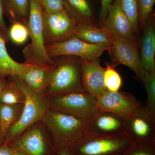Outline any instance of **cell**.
<instances>
[{
    "mask_svg": "<svg viewBox=\"0 0 155 155\" xmlns=\"http://www.w3.org/2000/svg\"><path fill=\"white\" fill-rule=\"evenodd\" d=\"M91 120L50 109L42 120L57 153L66 150L89 130Z\"/></svg>",
    "mask_w": 155,
    "mask_h": 155,
    "instance_id": "1",
    "label": "cell"
},
{
    "mask_svg": "<svg viewBox=\"0 0 155 155\" xmlns=\"http://www.w3.org/2000/svg\"><path fill=\"white\" fill-rule=\"evenodd\" d=\"M23 92L25 96L22 113L19 119L9 129L4 145L10 146L25 130L37 122L41 121L49 109L47 97L31 89L17 75L8 78Z\"/></svg>",
    "mask_w": 155,
    "mask_h": 155,
    "instance_id": "2",
    "label": "cell"
},
{
    "mask_svg": "<svg viewBox=\"0 0 155 155\" xmlns=\"http://www.w3.org/2000/svg\"><path fill=\"white\" fill-rule=\"evenodd\" d=\"M54 66L44 96L50 97L84 90L81 79V59L65 55L52 58Z\"/></svg>",
    "mask_w": 155,
    "mask_h": 155,
    "instance_id": "3",
    "label": "cell"
},
{
    "mask_svg": "<svg viewBox=\"0 0 155 155\" xmlns=\"http://www.w3.org/2000/svg\"><path fill=\"white\" fill-rule=\"evenodd\" d=\"M134 143L127 134L108 135L87 131L67 150L71 155H121Z\"/></svg>",
    "mask_w": 155,
    "mask_h": 155,
    "instance_id": "4",
    "label": "cell"
},
{
    "mask_svg": "<svg viewBox=\"0 0 155 155\" xmlns=\"http://www.w3.org/2000/svg\"><path fill=\"white\" fill-rule=\"evenodd\" d=\"M49 108L92 120L99 112L96 98L86 91L72 92L48 98Z\"/></svg>",
    "mask_w": 155,
    "mask_h": 155,
    "instance_id": "5",
    "label": "cell"
},
{
    "mask_svg": "<svg viewBox=\"0 0 155 155\" xmlns=\"http://www.w3.org/2000/svg\"><path fill=\"white\" fill-rule=\"evenodd\" d=\"M29 5L27 26L31 42L23 50L25 61L54 65L53 60L47 53L45 44L42 10L37 0H29Z\"/></svg>",
    "mask_w": 155,
    "mask_h": 155,
    "instance_id": "6",
    "label": "cell"
},
{
    "mask_svg": "<svg viewBox=\"0 0 155 155\" xmlns=\"http://www.w3.org/2000/svg\"><path fill=\"white\" fill-rule=\"evenodd\" d=\"M9 146L27 155H57L58 153L42 121L28 128Z\"/></svg>",
    "mask_w": 155,
    "mask_h": 155,
    "instance_id": "7",
    "label": "cell"
},
{
    "mask_svg": "<svg viewBox=\"0 0 155 155\" xmlns=\"http://www.w3.org/2000/svg\"><path fill=\"white\" fill-rule=\"evenodd\" d=\"M77 25L66 10L52 14L43 12L45 45L62 42L74 37Z\"/></svg>",
    "mask_w": 155,
    "mask_h": 155,
    "instance_id": "8",
    "label": "cell"
},
{
    "mask_svg": "<svg viewBox=\"0 0 155 155\" xmlns=\"http://www.w3.org/2000/svg\"><path fill=\"white\" fill-rule=\"evenodd\" d=\"M113 37L112 45L107 51L116 67L122 64L134 71L137 80L142 83L149 72L142 67L140 58L139 51L135 41L121 38Z\"/></svg>",
    "mask_w": 155,
    "mask_h": 155,
    "instance_id": "9",
    "label": "cell"
},
{
    "mask_svg": "<svg viewBox=\"0 0 155 155\" xmlns=\"http://www.w3.org/2000/svg\"><path fill=\"white\" fill-rule=\"evenodd\" d=\"M109 48L90 44L76 36L62 42L45 46L47 53L51 59L59 56L70 55L86 60L99 58Z\"/></svg>",
    "mask_w": 155,
    "mask_h": 155,
    "instance_id": "10",
    "label": "cell"
},
{
    "mask_svg": "<svg viewBox=\"0 0 155 155\" xmlns=\"http://www.w3.org/2000/svg\"><path fill=\"white\" fill-rule=\"evenodd\" d=\"M96 101L100 111L117 114L124 119L131 116L143 105L133 95L119 91H107Z\"/></svg>",
    "mask_w": 155,
    "mask_h": 155,
    "instance_id": "11",
    "label": "cell"
},
{
    "mask_svg": "<svg viewBox=\"0 0 155 155\" xmlns=\"http://www.w3.org/2000/svg\"><path fill=\"white\" fill-rule=\"evenodd\" d=\"M125 125L126 133L135 141L155 144V119L144 104L125 119Z\"/></svg>",
    "mask_w": 155,
    "mask_h": 155,
    "instance_id": "12",
    "label": "cell"
},
{
    "mask_svg": "<svg viewBox=\"0 0 155 155\" xmlns=\"http://www.w3.org/2000/svg\"><path fill=\"white\" fill-rule=\"evenodd\" d=\"M100 25L113 37L135 41L132 25L122 11L119 0H115L111 4L107 17Z\"/></svg>",
    "mask_w": 155,
    "mask_h": 155,
    "instance_id": "13",
    "label": "cell"
},
{
    "mask_svg": "<svg viewBox=\"0 0 155 155\" xmlns=\"http://www.w3.org/2000/svg\"><path fill=\"white\" fill-rule=\"evenodd\" d=\"M99 58L90 60L81 59V79L84 90L96 98L107 90L104 84V71Z\"/></svg>",
    "mask_w": 155,
    "mask_h": 155,
    "instance_id": "14",
    "label": "cell"
},
{
    "mask_svg": "<svg viewBox=\"0 0 155 155\" xmlns=\"http://www.w3.org/2000/svg\"><path fill=\"white\" fill-rule=\"evenodd\" d=\"M142 28L139 51L140 64L147 72H155V21L153 14Z\"/></svg>",
    "mask_w": 155,
    "mask_h": 155,
    "instance_id": "15",
    "label": "cell"
},
{
    "mask_svg": "<svg viewBox=\"0 0 155 155\" xmlns=\"http://www.w3.org/2000/svg\"><path fill=\"white\" fill-rule=\"evenodd\" d=\"M31 65L30 69L18 76L31 89L44 96L49 84L54 65L37 62L25 61Z\"/></svg>",
    "mask_w": 155,
    "mask_h": 155,
    "instance_id": "16",
    "label": "cell"
},
{
    "mask_svg": "<svg viewBox=\"0 0 155 155\" xmlns=\"http://www.w3.org/2000/svg\"><path fill=\"white\" fill-rule=\"evenodd\" d=\"M88 131L108 135L127 134L125 119L117 114L100 111L91 120Z\"/></svg>",
    "mask_w": 155,
    "mask_h": 155,
    "instance_id": "17",
    "label": "cell"
},
{
    "mask_svg": "<svg viewBox=\"0 0 155 155\" xmlns=\"http://www.w3.org/2000/svg\"><path fill=\"white\" fill-rule=\"evenodd\" d=\"M5 37L0 32V78L14 75L21 76L30 69L31 65L25 62L19 63L14 60L8 53Z\"/></svg>",
    "mask_w": 155,
    "mask_h": 155,
    "instance_id": "18",
    "label": "cell"
},
{
    "mask_svg": "<svg viewBox=\"0 0 155 155\" xmlns=\"http://www.w3.org/2000/svg\"><path fill=\"white\" fill-rule=\"evenodd\" d=\"M75 36L87 43L97 45L110 47L113 43L110 34L103 27L95 24H78Z\"/></svg>",
    "mask_w": 155,
    "mask_h": 155,
    "instance_id": "19",
    "label": "cell"
},
{
    "mask_svg": "<svg viewBox=\"0 0 155 155\" xmlns=\"http://www.w3.org/2000/svg\"><path fill=\"white\" fill-rule=\"evenodd\" d=\"M64 8L77 24H95L92 10L87 0H63Z\"/></svg>",
    "mask_w": 155,
    "mask_h": 155,
    "instance_id": "20",
    "label": "cell"
},
{
    "mask_svg": "<svg viewBox=\"0 0 155 155\" xmlns=\"http://www.w3.org/2000/svg\"><path fill=\"white\" fill-rule=\"evenodd\" d=\"M23 104L10 105L0 103V146L4 144L9 129L20 117Z\"/></svg>",
    "mask_w": 155,
    "mask_h": 155,
    "instance_id": "21",
    "label": "cell"
},
{
    "mask_svg": "<svg viewBox=\"0 0 155 155\" xmlns=\"http://www.w3.org/2000/svg\"><path fill=\"white\" fill-rule=\"evenodd\" d=\"M6 12L12 23L19 22L28 25L29 0H3Z\"/></svg>",
    "mask_w": 155,
    "mask_h": 155,
    "instance_id": "22",
    "label": "cell"
},
{
    "mask_svg": "<svg viewBox=\"0 0 155 155\" xmlns=\"http://www.w3.org/2000/svg\"><path fill=\"white\" fill-rule=\"evenodd\" d=\"M25 102L23 92L15 84L8 80L0 94V103L15 105L23 104Z\"/></svg>",
    "mask_w": 155,
    "mask_h": 155,
    "instance_id": "23",
    "label": "cell"
},
{
    "mask_svg": "<svg viewBox=\"0 0 155 155\" xmlns=\"http://www.w3.org/2000/svg\"><path fill=\"white\" fill-rule=\"evenodd\" d=\"M142 83L147 93L145 107L149 114L155 119V72H149Z\"/></svg>",
    "mask_w": 155,
    "mask_h": 155,
    "instance_id": "24",
    "label": "cell"
},
{
    "mask_svg": "<svg viewBox=\"0 0 155 155\" xmlns=\"http://www.w3.org/2000/svg\"><path fill=\"white\" fill-rule=\"evenodd\" d=\"M113 65H107L104 71V84L108 91H119L122 85V78Z\"/></svg>",
    "mask_w": 155,
    "mask_h": 155,
    "instance_id": "25",
    "label": "cell"
},
{
    "mask_svg": "<svg viewBox=\"0 0 155 155\" xmlns=\"http://www.w3.org/2000/svg\"><path fill=\"white\" fill-rule=\"evenodd\" d=\"M119 2L122 11L131 23L133 32H136L139 25L137 0H119Z\"/></svg>",
    "mask_w": 155,
    "mask_h": 155,
    "instance_id": "26",
    "label": "cell"
},
{
    "mask_svg": "<svg viewBox=\"0 0 155 155\" xmlns=\"http://www.w3.org/2000/svg\"><path fill=\"white\" fill-rule=\"evenodd\" d=\"M8 36L9 39L15 44H23L29 37L28 26L20 22L12 23L9 28Z\"/></svg>",
    "mask_w": 155,
    "mask_h": 155,
    "instance_id": "27",
    "label": "cell"
},
{
    "mask_svg": "<svg viewBox=\"0 0 155 155\" xmlns=\"http://www.w3.org/2000/svg\"><path fill=\"white\" fill-rule=\"evenodd\" d=\"M139 25L143 28L152 14L155 0H137Z\"/></svg>",
    "mask_w": 155,
    "mask_h": 155,
    "instance_id": "28",
    "label": "cell"
},
{
    "mask_svg": "<svg viewBox=\"0 0 155 155\" xmlns=\"http://www.w3.org/2000/svg\"><path fill=\"white\" fill-rule=\"evenodd\" d=\"M121 155H155V144L135 141L130 149Z\"/></svg>",
    "mask_w": 155,
    "mask_h": 155,
    "instance_id": "29",
    "label": "cell"
},
{
    "mask_svg": "<svg viewBox=\"0 0 155 155\" xmlns=\"http://www.w3.org/2000/svg\"><path fill=\"white\" fill-rule=\"evenodd\" d=\"M42 10L46 14L65 11L63 0H37Z\"/></svg>",
    "mask_w": 155,
    "mask_h": 155,
    "instance_id": "30",
    "label": "cell"
},
{
    "mask_svg": "<svg viewBox=\"0 0 155 155\" xmlns=\"http://www.w3.org/2000/svg\"><path fill=\"white\" fill-rule=\"evenodd\" d=\"M5 14V7H4V1L0 0V32L4 35L6 39L8 41V30L6 25V22L4 19Z\"/></svg>",
    "mask_w": 155,
    "mask_h": 155,
    "instance_id": "31",
    "label": "cell"
},
{
    "mask_svg": "<svg viewBox=\"0 0 155 155\" xmlns=\"http://www.w3.org/2000/svg\"><path fill=\"white\" fill-rule=\"evenodd\" d=\"M113 0H101V9L100 12V21L102 22L107 17L108 10Z\"/></svg>",
    "mask_w": 155,
    "mask_h": 155,
    "instance_id": "32",
    "label": "cell"
},
{
    "mask_svg": "<svg viewBox=\"0 0 155 155\" xmlns=\"http://www.w3.org/2000/svg\"><path fill=\"white\" fill-rule=\"evenodd\" d=\"M14 150L9 146H0V155H12Z\"/></svg>",
    "mask_w": 155,
    "mask_h": 155,
    "instance_id": "33",
    "label": "cell"
},
{
    "mask_svg": "<svg viewBox=\"0 0 155 155\" xmlns=\"http://www.w3.org/2000/svg\"><path fill=\"white\" fill-rule=\"evenodd\" d=\"M8 82V80L7 78H0V94L3 88L5 86Z\"/></svg>",
    "mask_w": 155,
    "mask_h": 155,
    "instance_id": "34",
    "label": "cell"
},
{
    "mask_svg": "<svg viewBox=\"0 0 155 155\" xmlns=\"http://www.w3.org/2000/svg\"><path fill=\"white\" fill-rule=\"evenodd\" d=\"M27 155L25 153L22 152L20 151L19 150H14L13 151V155Z\"/></svg>",
    "mask_w": 155,
    "mask_h": 155,
    "instance_id": "35",
    "label": "cell"
},
{
    "mask_svg": "<svg viewBox=\"0 0 155 155\" xmlns=\"http://www.w3.org/2000/svg\"><path fill=\"white\" fill-rule=\"evenodd\" d=\"M57 155H71L68 150L63 151L58 153Z\"/></svg>",
    "mask_w": 155,
    "mask_h": 155,
    "instance_id": "36",
    "label": "cell"
}]
</instances>
